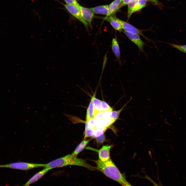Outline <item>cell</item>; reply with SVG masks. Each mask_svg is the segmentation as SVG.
Listing matches in <instances>:
<instances>
[{
    "label": "cell",
    "instance_id": "2",
    "mask_svg": "<svg viewBox=\"0 0 186 186\" xmlns=\"http://www.w3.org/2000/svg\"><path fill=\"white\" fill-rule=\"evenodd\" d=\"M77 165L86 167L91 170L96 169V167L87 163L84 160L77 158L72 154L53 160L45 164L44 168L48 167L52 169L68 165Z\"/></svg>",
    "mask_w": 186,
    "mask_h": 186
},
{
    "label": "cell",
    "instance_id": "16",
    "mask_svg": "<svg viewBox=\"0 0 186 186\" xmlns=\"http://www.w3.org/2000/svg\"><path fill=\"white\" fill-rule=\"evenodd\" d=\"M147 1V0H138L132 10V14L144 7L146 6Z\"/></svg>",
    "mask_w": 186,
    "mask_h": 186
},
{
    "label": "cell",
    "instance_id": "14",
    "mask_svg": "<svg viewBox=\"0 0 186 186\" xmlns=\"http://www.w3.org/2000/svg\"><path fill=\"white\" fill-rule=\"evenodd\" d=\"M90 139H83L76 148L75 149L72 154L75 156H76L85 148L89 143Z\"/></svg>",
    "mask_w": 186,
    "mask_h": 186
},
{
    "label": "cell",
    "instance_id": "23",
    "mask_svg": "<svg viewBox=\"0 0 186 186\" xmlns=\"http://www.w3.org/2000/svg\"><path fill=\"white\" fill-rule=\"evenodd\" d=\"M108 110H113V109L105 102L101 101V111L103 112Z\"/></svg>",
    "mask_w": 186,
    "mask_h": 186
},
{
    "label": "cell",
    "instance_id": "24",
    "mask_svg": "<svg viewBox=\"0 0 186 186\" xmlns=\"http://www.w3.org/2000/svg\"><path fill=\"white\" fill-rule=\"evenodd\" d=\"M67 4L75 6L78 8L80 5L77 2L76 0H64Z\"/></svg>",
    "mask_w": 186,
    "mask_h": 186
},
{
    "label": "cell",
    "instance_id": "28",
    "mask_svg": "<svg viewBox=\"0 0 186 186\" xmlns=\"http://www.w3.org/2000/svg\"><path fill=\"white\" fill-rule=\"evenodd\" d=\"M132 0H123L122 3L118 7L117 11L121 8L124 6L128 4Z\"/></svg>",
    "mask_w": 186,
    "mask_h": 186
},
{
    "label": "cell",
    "instance_id": "22",
    "mask_svg": "<svg viewBox=\"0 0 186 186\" xmlns=\"http://www.w3.org/2000/svg\"><path fill=\"white\" fill-rule=\"evenodd\" d=\"M86 123H87L89 127L94 131L96 130V120L94 118L90 119Z\"/></svg>",
    "mask_w": 186,
    "mask_h": 186
},
{
    "label": "cell",
    "instance_id": "20",
    "mask_svg": "<svg viewBox=\"0 0 186 186\" xmlns=\"http://www.w3.org/2000/svg\"><path fill=\"white\" fill-rule=\"evenodd\" d=\"M137 1L138 0H132L127 5H128V19H129L132 15V10Z\"/></svg>",
    "mask_w": 186,
    "mask_h": 186
},
{
    "label": "cell",
    "instance_id": "9",
    "mask_svg": "<svg viewBox=\"0 0 186 186\" xmlns=\"http://www.w3.org/2000/svg\"><path fill=\"white\" fill-rule=\"evenodd\" d=\"M111 47L112 51L116 57V60L121 65L122 63L121 60L120 50L116 36L112 39Z\"/></svg>",
    "mask_w": 186,
    "mask_h": 186
},
{
    "label": "cell",
    "instance_id": "15",
    "mask_svg": "<svg viewBox=\"0 0 186 186\" xmlns=\"http://www.w3.org/2000/svg\"><path fill=\"white\" fill-rule=\"evenodd\" d=\"M95 109L93 103L91 99L87 109L86 118V122L89 120L94 118Z\"/></svg>",
    "mask_w": 186,
    "mask_h": 186
},
{
    "label": "cell",
    "instance_id": "7",
    "mask_svg": "<svg viewBox=\"0 0 186 186\" xmlns=\"http://www.w3.org/2000/svg\"><path fill=\"white\" fill-rule=\"evenodd\" d=\"M78 8L80 11L83 19L91 26V21L94 15V13L89 8L88 9L80 5L79 6Z\"/></svg>",
    "mask_w": 186,
    "mask_h": 186
},
{
    "label": "cell",
    "instance_id": "3",
    "mask_svg": "<svg viewBox=\"0 0 186 186\" xmlns=\"http://www.w3.org/2000/svg\"><path fill=\"white\" fill-rule=\"evenodd\" d=\"M44 165L24 162H16L0 165V167L27 171L36 168L43 167Z\"/></svg>",
    "mask_w": 186,
    "mask_h": 186
},
{
    "label": "cell",
    "instance_id": "25",
    "mask_svg": "<svg viewBox=\"0 0 186 186\" xmlns=\"http://www.w3.org/2000/svg\"><path fill=\"white\" fill-rule=\"evenodd\" d=\"M95 138L97 143H103L105 140V138L104 133L100 135L95 137Z\"/></svg>",
    "mask_w": 186,
    "mask_h": 186
},
{
    "label": "cell",
    "instance_id": "21",
    "mask_svg": "<svg viewBox=\"0 0 186 186\" xmlns=\"http://www.w3.org/2000/svg\"><path fill=\"white\" fill-rule=\"evenodd\" d=\"M173 48H175L181 52L186 53V45H181L171 43H168Z\"/></svg>",
    "mask_w": 186,
    "mask_h": 186
},
{
    "label": "cell",
    "instance_id": "5",
    "mask_svg": "<svg viewBox=\"0 0 186 186\" xmlns=\"http://www.w3.org/2000/svg\"><path fill=\"white\" fill-rule=\"evenodd\" d=\"M123 31V33L130 41L137 46L138 49L139 51L142 52L145 55L143 48L144 46L147 45L145 44V42L141 39L139 35L130 33L124 30Z\"/></svg>",
    "mask_w": 186,
    "mask_h": 186
},
{
    "label": "cell",
    "instance_id": "18",
    "mask_svg": "<svg viewBox=\"0 0 186 186\" xmlns=\"http://www.w3.org/2000/svg\"><path fill=\"white\" fill-rule=\"evenodd\" d=\"M94 132V130L89 127L87 123H86L84 139H86L87 138L90 137H92Z\"/></svg>",
    "mask_w": 186,
    "mask_h": 186
},
{
    "label": "cell",
    "instance_id": "29",
    "mask_svg": "<svg viewBox=\"0 0 186 186\" xmlns=\"http://www.w3.org/2000/svg\"><path fill=\"white\" fill-rule=\"evenodd\" d=\"M147 1H151L152 2L156 4H158L159 3V2H158V0H147Z\"/></svg>",
    "mask_w": 186,
    "mask_h": 186
},
{
    "label": "cell",
    "instance_id": "27",
    "mask_svg": "<svg viewBox=\"0 0 186 186\" xmlns=\"http://www.w3.org/2000/svg\"><path fill=\"white\" fill-rule=\"evenodd\" d=\"M112 111V110H108L102 112L103 118H110Z\"/></svg>",
    "mask_w": 186,
    "mask_h": 186
},
{
    "label": "cell",
    "instance_id": "12",
    "mask_svg": "<svg viewBox=\"0 0 186 186\" xmlns=\"http://www.w3.org/2000/svg\"><path fill=\"white\" fill-rule=\"evenodd\" d=\"M109 5L98 6L89 8L94 13L106 15L108 13Z\"/></svg>",
    "mask_w": 186,
    "mask_h": 186
},
{
    "label": "cell",
    "instance_id": "4",
    "mask_svg": "<svg viewBox=\"0 0 186 186\" xmlns=\"http://www.w3.org/2000/svg\"><path fill=\"white\" fill-rule=\"evenodd\" d=\"M113 17L114 19L121 24L124 31L130 33L141 35L147 41H151L150 39L146 37L143 34V32L144 30L137 28L127 22L120 19L116 17Z\"/></svg>",
    "mask_w": 186,
    "mask_h": 186
},
{
    "label": "cell",
    "instance_id": "13",
    "mask_svg": "<svg viewBox=\"0 0 186 186\" xmlns=\"http://www.w3.org/2000/svg\"><path fill=\"white\" fill-rule=\"evenodd\" d=\"M104 19L110 22L112 27L115 30L120 32L122 31L123 29L121 24L114 19L113 17L109 16L105 18Z\"/></svg>",
    "mask_w": 186,
    "mask_h": 186
},
{
    "label": "cell",
    "instance_id": "1",
    "mask_svg": "<svg viewBox=\"0 0 186 186\" xmlns=\"http://www.w3.org/2000/svg\"><path fill=\"white\" fill-rule=\"evenodd\" d=\"M94 161L96 165V169L108 177L117 181L122 186L131 185L127 181L125 174L120 172L111 158L105 161L99 159Z\"/></svg>",
    "mask_w": 186,
    "mask_h": 186
},
{
    "label": "cell",
    "instance_id": "11",
    "mask_svg": "<svg viewBox=\"0 0 186 186\" xmlns=\"http://www.w3.org/2000/svg\"><path fill=\"white\" fill-rule=\"evenodd\" d=\"M123 0H115L109 5L108 13L105 18L110 16L111 14L117 11V9L122 3Z\"/></svg>",
    "mask_w": 186,
    "mask_h": 186
},
{
    "label": "cell",
    "instance_id": "8",
    "mask_svg": "<svg viewBox=\"0 0 186 186\" xmlns=\"http://www.w3.org/2000/svg\"><path fill=\"white\" fill-rule=\"evenodd\" d=\"M111 145H104L98 151L99 160L103 161L107 160L110 158V151Z\"/></svg>",
    "mask_w": 186,
    "mask_h": 186
},
{
    "label": "cell",
    "instance_id": "26",
    "mask_svg": "<svg viewBox=\"0 0 186 186\" xmlns=\"http://www.w3.org/2000/svg\"><path fill=\"white\" fill-rule=\"evenodd\" d=\"M94 118L96 120L103 118V112L99 111L95 113Z\"/></svg>",
    "mask_w": 186,
    "mask_h": 186
},
{
    "label": "cell",
    "instance_id": "17",
    "mask_svg": "<svg viewBox=\"0 0 186 186\" xmlns=\"http://www.w3.org/2000/svg\"><path fill=\"white\" fill-rule=\"evenodd\" d=\"M95 109V113L101 111V101L93 96L91 98Z\"/></svg>",
    "mask_w": 186,
    "mask_h": 186
},
{
    "label": "cell",
    "instance_id": "10",
    "mask_svg": "<svg viewBox=\"0 0 186 186\" xmlns=\"http://www.w3.org/2000/svg\"><path fill=\"white\" fill-rule=\"evenodd\" d=\"M51 169L49 168H44L38 172L32 177L24 185L28 186L36 182L41 179L47 172Z\"/></svg>",
    "mask_w": 186,
    "mask_h": 186
},
{
    "label": "cell",
    "instance_id": "6",
    "mask_svg": "<svg viewBox=\"0 0 186 186\" xmlns=\"http://www.w3.org/2000/svg\"><path fill=\"white\" fill-rule=\"evenodd\" d=\"M64 6L72 15L82 22L86 28H88L89 24L83 18L80 11L78 8L74 5L68 4H64Z\"/></svg>",
    "mask_w": 186,
    "mask_h": 186
},
{
    "label": "cell",
    "instance_id": "19",
    "mask_svg": "<svg viewBox=\"0 0 186 186\" xmlns=\"http://www.w3.org/2000/svg\"><path fill=\"white\" fill-rule=\"evenodd\" d=\"M128 102L124 105L120 110L118 111H112L110 116V118L115 122L118 118L120 113L124 107L126 105Z\"/></svg>",
    "mask_w": 186,
    "mask_h": 186
}]
</instances>
